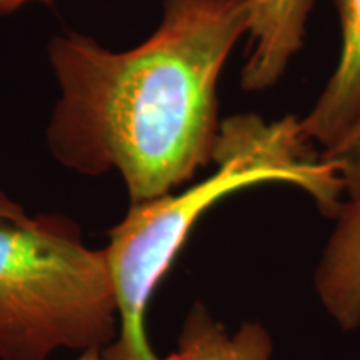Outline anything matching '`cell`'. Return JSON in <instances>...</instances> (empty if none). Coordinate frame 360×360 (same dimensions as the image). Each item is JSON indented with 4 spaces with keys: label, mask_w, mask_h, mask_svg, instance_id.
Instances as JSON below:
<instances>
[{
    "label": "cell",
    "mask_w": 360,
    "mask_h": 360,
    "mask_svg": "<svg viewBox=\"0 0 360 360\" xmlns=\"http://www.w3.org/2000/svg\"><path fill=\"white\" fill-rule=\"evenodd\" d=\"M250 0H164L155 32L124 52L65 32L49 44L60 97L47 127L58 164L97 177L117 170L130 202L167 195L212 162L217 84Z\"/></svg>",
    "instance_id": "obj_1"
},
{
    "label": "cell",
    "mask_w": 360,
    "mask_h": 360,
    "mask_svg": "<svg viewBox=\"0 0 360 360\" xmlns=\"http://www.w3.org/2000/svg\"><path fill=\"white\" fill-rule=\"evenodd\" d=\"M212 160L215 174L180 193L130 205L103 249L119 314V332L102 360H160L147 337L150 297L204 212L231 193L265 182H287L309 192L323 214L335 215L345 191L335 164L317 157L300 120L267 124L257 115L222 120Z\"/></svg>",
    "instance_id": "obj_2"
},
{
    "label": "cell",
    "mask_w": 360,
    "mask_h": 360,
    "mask_svg": "<svg viewBox=\"0 0 360 360\" xmlns=\"http://www.w3.org/2000/svg\"><path fill=\"white\" fill-rule=\"evenodd\" d=\"M119 314L103 249L58 214L0 220V360H49L60 349L103 350Z\"/></svg>",
    "instance_id": "obj_3"
},
{
    "label": "cell",
    "mask_w": 360,
    "mask_h": 360,
    "mask_svg": "<svg viewBox=\"0 0 360 360\" xmlns=\"http://www.w3.org/2000/svg\"><path fill=\"white\" fill-rule=\"evenodd\" d=\"M314 0H250L249 44L240 85L245 92H264L285 74L302 49Z\"/></svg>",
    "instance_id": "obj_4"
},
{
    "label": "cell",
    "mask_w": 360,
    "mask_h": 360,
    "mask_svg": "<svg viewBox=\"0 0 360 360\" xmlns=\"http://www.w3.org/2000/svg\"><path fill=\"white\" fill-rule=\"evenodd\" d=\"M339 12V64L312 110L300 120L302 137L328 150L360 120V0H332Z\"/></svg>",
    "instance_id": "obj_5"
},
{
    "label": "cell",
    "mask_w": 360,
    "mask_h": 360,
    "mask_svg": "<svg viewBox=\"0 0 360 360\" xmlns=\"http://www.w3.org/2000/svg\"><path fill=\"white\" fill-rule=\"evenodd\" d=\"M337 225L315 272V290L344 330L360 326V193L335 214Z\"/></svg>",
    "instance_id": "obj_6"
},
{
    "label": "cell",
    "mask_w": 360,
    "mask_h": 360,
    "mask_svg": "<svg viewBox=\"0 0 360 360\" xmlns=\"http://www.w3.org/2000/svg\"><path fill=\"white\" fill-rule=\"evenodd\" d=\"M272 340L257 322H245L227 334L202 304L188 312L177 349L160 360H270Z\"/></svg>",
    "instance_id": "obj_7"
},
{
    "label": "cell",
    "mask_w": 360,
    "mask_h": 360,
    "mask_svg": "<svg viewBox=\"0 0 360 360\" xmlns=\"http://www.w3.org/2000/svg\"><path fill=\"white\" fill-rule=\"evenodd\" d=\"M323 159L334 162L350 197L360 193V120L334 147L323 150Z\"/></svg>",
    "instance_id": "obj_8"
},
{
    "label": "cell",
    "mask_w": 360,
    "mask_h": 360,
    "mask_svg": "<svg viewBox=\"0 0 360 360\" xmlns=\"http://www.w3.org/2000/svg\"><path fill=\"white\" fill-rule=\"evenodd\" d=\"M0 220H8V222H27L30 215L25 212L24 207L11 199L6 192L0 188Z\"/></svg>",
    "instance_id": "obj_9"
},
{
    "label": "cell",
    "mask_w": 360,
    "mask_h": 360,
    "mask_svg": "<svg viewBox=\"0 0 360 360\" xmlns=\"http://www.w3.org/2000/svg\"><path fill=\"white\" fill-rule=\"evenodd\" d=\"M34 2H52V0H0V15L19 11L20 7L29 6Z\"/></svg>",
    "instance_id": "obj_10"
},
{
    "label": "cell",
    "mask_w": 360,
    "mask_h": 360,
    "mask_svg": "<svg viewBox=\"0 0 360 360\" xmlns=\"http://www.w3.org/2000/svg\"><path fill=\"white\" fill-rule=\"evenodd\" d=\"M77 360H102V350L101 349H90L80 354Z\"/></svg>",
    "instance_id": "obj_11"
}]
</instances>
